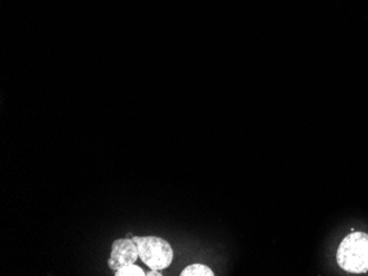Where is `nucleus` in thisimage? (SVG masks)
I'll use <instances>...</instances> for the list:
<instances>
[{
	"instance_id": "nucleus-7",
	"label": "nucleus",
	"mask_w": 368,
	"mask_h": 276,
	"mask_svg": "<svg viewBox=\"0 0 368 276\" xmlns=\"http://www.w3.org/2000/svg\"><path fill=\"white\" fill-rule=\"evenodd\" d=\"M133 237H134L133 233H128V235L126 236V238H133Z\"/></svg>"
},
{
	"instance_id": "nucleus-4",
	"label": "nucleus",
	"mask_w": 368,
	"mask_h": 276,
	"mask_svg": "<svg viewBox=\"0 0 368 276\" xmlns=\"http://www.w3.org/2000/svg\"><path fill=\"white\" fill-rule=\"evenodd\" d=\"M181 276H214L213 271L204 264H191L180 274Z\"/></svg>"
},
{
	"instance_id": "nucleus-3",
	"label": "nucleus",
	"mask_w": 368,
	"mask_h": 276,
	"mask_svg": "<svg viewBox=\"0 0 368 276\" xmlns=\"http://www.w3.org/2000/svg\"><path fill=\"white\" fill-rule=\"evenodd\" d=\"M139 257L137 243L133 238L116 239L112 245L111 255L108 259V267L113 271H118L126 265L135 263Z\"/></svg>"
},
{
	"instance_id": "nucleus-5",
	"label": "nucleus",
	"mask_w": 368,
	"mask_h": 276,
	"mask_svg": "<svg viewBox=\"0 0 368 276\" xmlns=\"http://www.w3.org/2000/svg\"><path fill=\"white\" fill-rule=\"evenodd\" d=\"M116 276H145L146 272L144 271L141 267L135 265V264H131V265H126V267H121V269L116 271Z\"/></svg>"
},
{
	"instance_id": "nucleus-2",
	"label": "nucleus",
	"mask_w": 368,
	"mask_h": 276,
	"mask_svg": "<svg viewBox=\"0 0 368 276\" xmlns=\"http://www.w3.org/2000/svg\"><path fill=\"white\" fill-rule=\"evenodd\" d=\"M133 239L137 243L140 259L150 269L161 271L171 265L173 260V249L167 240L155 236H147V237L134 236Z\"/></svg>"
},
{
	"instance_id": "nucleus-6",
	"label": "nucleus",
	"mask_w": 368,
	"mask_h": 276,
	"mask_svg": "<svg viewBox=\"0 0 368 276\" xmlns=\"http://www.w3.org/2000/svg\"><path fill=\"white\" fill-rule=\"evenodd\" d=\"M146 275L147 276H162V274L160 273L158 270H151V271L147 272L146 273Z\"/></svg>"
},
{
	"instance_id": "nucleus-1",
	"label": "nucleus",
	"mask_w": 368,
	"mask_h": 276,
	"mask_svg": "<svg viewBox=\"0 0 368 276\" xmlns=\"http://www.w3.org/2000/svg\"><path fill=\"white\" fill-rule=\"evenodd\" d=\"M340 267L349 273L361 274L368 272V235L352 233L346 236L337 252Z\"/></svg>"
}]
</instances>
